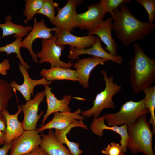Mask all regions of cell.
<instances>
[{
    "mask_svg": "<svg viewBox=\"0 0 155 155\" xmlns=\"http://www.w3.org/2000/svg\"><path fill=\"white\" fill-rule=\"evenodd\" d=\"M113 20L112 30L121 44L125 46L143 40L155 29V25L141 21L134 16L125 4L123 3L111 13Z\"/></svg>",
    "mask_w": 155,
    "mask_h": 155,
    "instance_id": "obj_1",
    "label": "cell"
},
{
    "mask_svg": "<svg viewBox=\"0 0 155 155\" xmlns=\"http://www.w3.org/2000/svg\"><path fill=\"white\" fill-rule=\"evenodd\" d=\"M135 55L129 62V82L135 94L150 87L155 82V60L148 56L138 43L134 46Z\"/></svg>",
    "mask_w": 155,
    "mask_h": 155,
    "instance_id": "obj_2",
    "label": "cell"
},
{
    "mask_svg": "<svg viewBox=\"0 0 155 155\" xmlns=\"http://www.w3.org/2000/svg\"><path fill=\"white\" fill-rule=\"evenodd\" d=\"M147 115L139 117L133 125L128 127L127 148L134 154L142 152L155 155L152 148L153 131Z\"/></svg>",
    "mask_w": 155,
    "mask_h": 155,
    "instance_id": "obj_3",
    "label": "cell"
},
{
    "mask_svg": "<svg viewBox=\"0 0 155 155\" xmlns=\"http://www.w3.org/2000/svg\"><path fill=\"white\" fill-rule=\"evenodd\" d=\"M101 73L105 81V88L96 95L92 107L82 112V115L85 117H90L92 116L94 118H97L104 109L115 108L113 98L120 91L121 86L114 82L113 76H108L106 70L103 69Z\"/></svg>",
    "mask_w": 155,
    "mask_h": 155,
    "instance_id": "obj_4",
    "label": "cell"
},
{
    "mask_svg": "<svg viewBox=\"0 0 155 155\" xmlns=\"http://www.w3.org/2000/svg\"><path fill=\"white\" fill-rule=\"evenodd\" d=\"M150 113L145 106L143 98L138 102L131 100L122 105L119 111L115 113L104 114L105 121L109 126H119L125 124L133 125L141 116Z\"/></svg>",
    "mask_w": 155,
    "mask_h": 155,
    "instance_id": "obj_5",
    "label": "cell"
},
{
    "mask_svg": "<svg viewBox=\"0 0 155 155\" xmlns=\"http://www.w3.org/2000/svg\"><path fill=\"white\" fill-rule=\"evenodd\" d=\"M57 38V35H55L50 39H42V48L40 51L36 54L38 58L40 59L38 63L48 62L51 64V67H61L70 68L74 64L71 61L66 63L60 60V57L65 46L56 44Z\"/></svg>",
    "mask_w": 155,
    "mask_h": 155,
    "instance_id": "obj_6",
    "label": "cell"
},
{
    "mask_svg": "<svg viewBox=\"0 0 155 155\" xmlns=\"http://www.w3.org/2000/svg\"><path fill=\"white\" fill-rule=\"evenodd\" d=\"M88 10L77 14L74 28H79L81 30L89 31L103 20L106 13L104 0H101L97 3L88 6Z\"/></svg>",
    "mask_w": 155,
    "mask_h": 155,
    "instance_id": "obj_7",
    "label": "cell"
},
{
    "mask_svg": "<svg viewBox=\"0 0 155 155\" xmlns=\"http://www.w3.org/2000/svg\"><path fill=\"white\" fill-rule=\"evenodd\" d=\"M61 29L56 27L53 28L48 27L45 22L44 19L38 22L36 18L34 19V24L31 31L26 37L21 42V47L27 49L30 53L32 59L36 63L38 62L37 55L33 50L32 45L34 42L37 39H48L53 36L52 31L57 32Z\"/></svg>",
    "mask_w": 155,
    "mask_h": 155,
    "instance_id": "obj_8",
    "label": "cell"
},
{
    "mask_svg": "<svg viewBox=\"0 0 155 155\" xmlns=\"http://www.w3.org/2000/svg\"><path fill=\"white\" fill-rule=\"evenodd\" d=\"M45 97L44 90L36 94L32 99L20 106L24 113V119L22 123L24 130H32L36 129L37 123L44 113L42 111L38 115L39 106L43 101Z\"/></svg>",
    "mask_w": 155,
    "mask_h": 155,
    "instance_id": "obj_9",
    "label": "cell"
},
{
    "mask_svg": "<svg viewBox=\"0 0 155 155\" xmlns=\"http://www.w3.org/2000/svg\"><path fill=\"white\" fill-rule=\"evenodd\" d=\"M41 141L37 129L24 131L12 142L9 155H23L30 153L39 146Z\"/></svg>",
    "mask_w": 155,
    "mask_h": 155,
    "instance_id": "obj_10",
    "label": "cell"
},
{
    "mask_svg": "<svg viewBox=\"0 0 155 155\" xmlns=\"http://www.w3.org/2000/svg\"><path fill=\"white\" fill-rule=\"evenodd\" d=\"M80 1L77 0H68L63 7L58 8L57 9V14L55 17L53 25L61 29H67L71 32H72L77 16L76 7Z\"/></svg>",
    "mask_w": 155,
    "mask_h": 155,
    "instance_id": "obj_11",
    "label": "cell"
},
{
    "mask_svg": "<svg viewBox=\"0 0 155 155\" xmlns=\"http://www.w3.org/2000/svg\"><path fill=\"white\" fill-rule=\"evenodd\" d=\"M97 37L95 43L89 48L83 49H78L70 46L69 48V53L68 58L73 60L78 59L79 56L80 55H89L93 57L111 61L119 65L121 64L123 61L122 56H114L106 51L102 46V41L100 39L98 36Z\"/></svg>",
    "mask_w": 155,
    "mask_h": 155,
    "instance_id": "obj_12",
    "label": "cell"
},
{
    "mask_svg": "<svg viewBox=\"0 0 155 155\" xmlns=\"http://www.w3.org/2000/svg\"><path fill=\"white\" fill-rule=\"evenodd\" d=\"M44 86L47 104V109L46 114L44 115L40 127L44 125L49 116L52 113L57 112H71L69 105L73 98L80 100H85L82 98L72 97L71 95L67 94L65 95L61 99H58L52 92L51 88H50L49 85L46 84Z\"/></svg>",
    "mask_w": 155,
    "mask_h": 155,
    "instance_id": "obj_13",
    "label": "cell"
},
{
    "mask_svg": "<svg viewBox=\"0 0 155 155\" xmlns=\"http://www.w3.org/2000/svg\"><path fill=\"white\" fill-rule=\"evenodd\" d=\"M57 35L56 44L58 45H70L78 49H83L92 46L95 43L97 37L94 35H87L77 36L72 34L69 30L61 29L55 32Z\"/></svg>",
    "mask_w": 155,
    "mask_h": 155,
    "instance_id": "obj_14",
    "label": "cell"
},
{
    "mask_svg": "<svg viewBox=\"0 0 155 155\" xmlns=\"http://www.w3.org/2000/svg\"><path fill=\"white\" fill-rule=\"evenodd\" d=\"M81 110L78 108L75 111L57 112L53 113V118L42 127L37 128L39 133L47 129H61L69 125L83 120L85 117L80 115Z\"/></svg>",
    "mask_w": 155,
    "mask_h": 155,
    "instance_id": "obj_15",
    "label": "cell"
},
{
    "mask_svg": "<svg viewBox=\"0 0 155 155\" xmlns=\"http://www.w3.org/2000/svg\"><path fill=\"white\" fill-rule=\"evenodd\" d=\"M108 61L106 59L93 56L79 59L73 66L76 69L78 81L84 89H88L92 71L98 65H103Z\"/></svg>",
    "mask_w": 155,
    "mask_h": 155,
    "instance_id": "obj_16",
    "label": "cell"
},
{
    "mask_svg": "<svg viewBox=\"0 0 155 155\" xmlns=\"http://www.w3.org/2000/svg\"><path fill=\"white\" fill-rule=\"evenodd\" d=\"M112 20L111 17L105 21L103 20L91 30L88 31L87 34L97 35L106 45V47L104 49L111 55L116 56L118 46L112 35Z\"/></svg>",
    "mask_w": 155,
    "mask_h": 155,
    "instance_id": "obj_17",
    "label": "cell"
},
{
    "mask_svg": "<svg viewBox=\"0 0 155 155\" xmlns=\"http://www.w3.org/2000/svg\"><path fill=\"white\" fill-rule=\"evenodd\" d=\"M19 69L24 78L23 83L19 85L15 81L13 80L10 85L13 90L19 91L26 101L31 99V95H33L34 88L36 86L40 85H49L52 83V82L48 81L44 78L38 80L31 78L27 69L20 64L19 65Z\"/></svg>",
    "mask_w": 155,
    "mask_h": 155,
    "instance_id": "obj_18",
    "label": "cell"
},
{
    "mask_svg": "<svg viewBox=\"0 0 155 155\" xmlns=\"http://www.w3.org/2000/svg\"><path fill=\"white\" fill-rule=\"evenodd\" d=\"M105 119L104 115L94 118L90 125V129L95 134L100 137L104 135L105 130H110L118 133L121 137L120 143L122 148L123 153H125L127 148V126L125 124L120 126H107L104 123Z\"/></svg>",
    "mask_w": 155,
    "mask_h": 155,
    "instance_id": "obj_19",
    "label": "cell"
},
{
    "mask_svg": "<svg viewBox=\"0 0 155 155\" xmlns=\"http://www.w3.org/2000/svg\"><path fill=\"white\" fill-rule=\"evenodd\" d=\"M22 111L20 106L18 105V110L15 114H11L8 110L5 109L1 112L5 118L6 127L5 133V144L10 143L23 133L24 130L22 123L18 119L19 114Z\"/></svg>",
    "mask_w": 155,
    "mask_h": 155,
    "instance_id": "obj_20",
    "label": "cell"
},
{
    "mask_svg": "<svg viewBox=\"0 0 155 155\" xmlns=\"http://www.w3.org/2000/svg\"><path fill=\"white\" fill-rule=\"evenodd\" d=\"M40 135V147L48 155H72L69 150L58 141L52 129L46 134L42 133Z\"/></svg>",
    "mask_w": 155,
    "mask_h": 155,
    "instance_id": "obj_21",
    "label": "cell"
},
{
    "mask_svg": "<svg viewBox=\"0 0 155 155\" xmlns=\"http://www.w3.org/2000/svg\"><path fill=\"white\" fill-rule=\"evenodd\" d=\"M40 76L48 81L67 80L78 81L76 70L61 67H51L49 69H42L40 72Z\"/></svg>",
    "mask_w": 155,
    "mask_h": 155,
    "instance_id": "obj_22",
    "label": "cell"
},
{
    "mask_svg": "<svg viewBox=\"0 0 155 155\" xmlns=\"http://www.w3.org/2000/svg\"><path fill=\"white\" fill-rule=\"evenodd\" d=\"M11 17L9 15L6 16L5 22L3 24H0V28L2 30L1 38L7 36L14 34L15 38L18 36L23 37L27 36L32 30V26H23L22 25L14 24L11 21Z\"/></svg>",
    "mask_w": 155,
    "mask_h": 155,
    "instance_id": "obj_23",
    "label": "cell"
},
{
    "mask_svg": "<svg viewBox=\"0 0 155 155\" xmlns=\"http://www.w3.org/2000/svg\"><path fill=\"white\" fill-rule=\"evenodd\" d=\"M82 123L81 122L71 124L66 128L61 129H55V132L58 141L62 144H65L68 146L72 155H80L83 153V150L79 148L80 144L69 141L67 137L68 134L73 128L76 127H82Z\"/></svg>",
    "mask_w": 155,
    "mask_h": 155,
    "instance_id": "obj_24",
    "label": "cell"
},
{
    "mask_svg": "<svg viewBox=\"0 0 155 155\" xmlns=\"http://www.w3.org/2000/svg\"><path fill=\"white\" fill-rule=\"evenodd\" d=\"M145 96L144 98L145 106L149 110L150 117L148 122L152 126L153 132L155 133V85L146 88L142 91Z\"/></svg>",
    "mask_w": 155,
    "mask_h": 155,
    "instance_id": "obj_25",
    "label": "cell"
},
{
    "mask_svg": "<svg viewBox=\"0 0 155 155\" xmlns=\"http://www.w3.org/2000/svg\"><path fill=\"white\" fill-rule=\"evenodd\" d=\"M23 37L18 36L16 39L11 43L3 46L0 47V52H4L9 55L11 53H15L16 57L20 60V64L22 65L27 69H30V66L22 58L20 52V49L21 47V42Z\"/></svg>",
    "mask_w": 155,
    "mask_h": 155,
    "instance_id": "obj_26",
    "label": "cell"
},
{
    "mask_svg": "<svg viewBox=\"0 0 155 155\" xmlns=\"http://www.w3.org/2000/svg\"><path fill=\"white\" fill-rule=\"evenodd\" d=\"M14 92L10 84L0 79V113L8 107L9 101L14 95Z\"/></svg>",
    "mask_w": 155,
    "mask_h": 155,
    "instance_id": "obj_27",
    "label": "cell"
},
{
    "mask_svg": "<svg viewBox=\"0 0 155 155\" xmlns=\"http://www.w3.org/2000/svg\"><path fill=\"white\" fill-rule=\"evenodd\" d=\"M25 1V8L23 11V14L26 18L24 22L27 24L42 8L44 0H26Z\"/></svg>",
    "mask_w": 155,
    "mask_h": 155,
    "instance_id": "obj_28",
    "label": "cell"
},
{
    "mask_svg": "<svg viewBox=\"0 0 155 155\" xmlns=\"http://www.w3.org/2000/svg\"><path fill=\"white\" fill-rule=\"evenodd\" d=\"M59 4L55 2L53 0H44L42 8L37 13V14L43 15L49 19L51 23L53 24L55 18V8H59Z\"/></svg>",
    "mask_w": 155,
    "mask_h": 155,
    "instance_id": "obj_29",
    "label": "cell"
},
{
    "mask_svg": "<svg viewBox=\"0 0 155 155\" xmlns=\"http://www.w3.org/2000/svg\"><path fill=\"white\" fill-rule=\"evenodd\" d=\"M137 3L143 6L148 16V22L152 23L155 17V0H136Z\"/></svg>",
    "mask_w": 155,
    "mask_h": 155,
    "instance_id": "obj_30",
    "label": "cell"
},
{
    "mask_svg": "<svg viewBox=\"0 0 155 155\" xmlns=\"http://www.w3.org/2000/svg\"><path fill=\"white\" fill-rule=\"evenodd\" d=\"M102 153L106 155H119L123 153V148L119 143L113 142L101 151Z\"/></svg>",
    "mask_w": 155,
    "mask_h": 155,
    "instance_id": "obj_31",
    "label": "cell"
},
{
    "mask_svg": "<svg viewBox=\"0 0 155 155\" xmlns=\"http://www.w3.org/2000/svg\"><path fill=\"white\" fill-rule=\"evenodd\" d=\"M130 0H104L106 13H110L123 3L127 4Z\"/></svg>",
    "mask_w": 155,
    "mask_h": 155,
    "instance_id": "obj_32",
    "label": "cell"
},
{
    "mask_svg": "<svg viewBox=\"0 0 155 155\" xmlns=\"http://www.w3.org/2000/svg\"><path fill=\"white\" fill-rule=\"evenodd\" d=\"M11 68L9 60L5 59L0 63V74L3 75H5L7 74V71Z\"/></svg>",
    "mask_w": 155,
    "mask_h": 155,
    "instance_id": "obj_33",
    "label": "cell"
},
{
    "mask_svg": "<svg viewBox=\"0 0 155 155\" xmlns=\"http://www.w3.org/2000/svg\"><path fill=\"white\" fill-rule=\"evenodd\" d=\"M23 155H48L40 146H38L33 150Z\"/></svg>",
    "mask_w": 155,
    "mask_h": 155,
    "instance_id": "obj_34",
    "label": "cell"
},
{
    "mask_svg": "<svg viewBox=\"0 0 155 155\" xmlns=\"http://www.w3.org/2000/svg\"><path fill=\"white\" fill-rule=\"evenodd\" d=\"M12 142L4 145L0 148V155H8V153L11 148Z\"/></svg>",
    "mask_w": 155,
    "mask_h": 155,
    "instance_id": "obj_35",
    "label": "cell"
},
{
    "mask_svg": "<svg viewBox=\"0 0 155 155\" xmlns=\"http://www.w3.org/2000/svg\"><path fill=\"white\" fill-rule=\"evenodd\" d=\"M6 127V123L5 118L0 113V131L5 132Z\"/></svg>",
    "mask_w": 155,
    "mask_h": 155,
    "instance_id": "obj_36",
    "label": "cell"
},
{
    "mask_svg": "<svg viewBox=\"0 0 155 155\" xmlns=\"http://www.w3.org/2000/svg\"><path fill=\"white\" fill-rule=\"evenodd\" d=\"M5 133L0 131V145L5 144Z\"/></svg>",
    "mask_w": 155,
    "mask_h": 155,
    "instance_id": "obj_37",
    "label": "cell"
},
{
    "mask_svg": "<svg viewBox=\"0 0 155 155\" xmlns=\"http://www.w3.org/2000/svg\"><path fill=\"white\" fill-rule=\"evenodd\" d=\"M119 155H126V154H125L124 153H122Z\"/></svg>",
    "mask_w": 155,
    "mask_h": 155,
    "instance_id": "obj_38",
    "label": "cell"
}]
</instances>
